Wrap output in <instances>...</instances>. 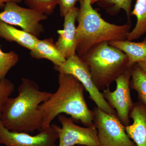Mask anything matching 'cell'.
<instances>
[{
    "mask_svg": "<svg viewBox=\"0 0 146 146\" xmlns=\"http://www.w3.org/2000/svg\"><path fill=\"white\" fill-rule=\"evenodd\" d=\"M59 5L60 16L64 17L71 9L75 7V5L80 0H56Z\"/></svg>",
    "mask_w": 146,
    "mask_h": 146,
    "instance_id": "22",
    "label": "cell"
},
{
    "mask_svg": "<svg viewBox=\"0 0 146 146\" xmlns=\"http://www.w3.org/2000/svg\"><path fill=\"white\" fill-rule=\"evenodd\" d=\"M82 1L84 2L89 3L91 5H93L95 3H98L99 0H82Z\"/></svg>",
    "mask_w": 146,
    "mask_h": 146,
    "instance_id": "25",
    "label": "cell"
},
{
    "mask_svg": "<svg viewBox=\"0 0 146 146\" xmlns=\"http://www.w3.org/2000/svg\"><path fill=\"white\" fill-rule=\"evenodd\" d=\"M14 84L6 78L0 79V120L7 101L14 91Z\"/></svg>",
    "mask_w": 146,
    "mask_h": 146,
    "instance_id": "21",
    "label": "cell"
},
{
    "mask_svg": "<svg viewBox=\"0 0 146 146\" xmlns=\"http://www.w3.org/2000/svg\"><path fill=\"white\" fill-rule=\"evenodd\" d=\"M53 93L40 90L38 84L22 78L18 95L9 98L3 109L1 122L5 127L14 132L33 133L42 130L43 115L39 106Z\"/></svg>",
    "mask_w": 146,
    "mask_h": 146,
    "instance_id": "1",
    "label": "cell"
},
{
    "mask_svg": "<svg viewBox=\"0 0 146 146\" xmlns=\"http://www.w3.org/2000/svg\"><path fill=\"white\" fill-rule=\"evenodd\" d=\"M29 8L47 15H51L58 5L56 0H24Z\"/></svg>",
    "mask_w": 146,
    "mask_h": 146,
    "instance_id": "20",
    "label": "cell"
},
{
    "mask_svg": "<svg viewBox=\"0 0 146 146\" xmlns=\"http://www.w3.org/2000/svg\"><path fill=\"white\" fill-rule=\"evenodd\" d=\"M19 60V56L15 52H5L0 48V79L5 78L9 72Z\"/></svg>",
    "mask_w": 146,
    "mask_h": 146,
    "instance_id": "19",
    "label": "cell"
},
{
    "mask_svg": "<svg viewBox=\"0 0 146 146\" xmlns=\"http://www.w3.org/2000/svg\"><path fill=\"white\" fill-rule=\"evenodd\" d=\"M80 7L77 21L76 54L82 57L91 50L104 43L125 40L131 25H117L102 18L91 4L80 0Z\"/></svg>",
    "mask_w": 146,
    "mask_h": 146,
    "instance_id": "3",
    "label": "cell"
},
{
    "mask_svg": "<svg viewBox=\"0 0 146 146\" xmlns=\"http://www.w3.org/2000/svg\"><path fill=\"white\" fill-rule=\"evenodd\" d=\"M88 66L97 88L104 90L129 68L127 56L121 50L104 43L80 57Z\"/></svg>",
    "mask_w": 146,
    "mask_h": 146,
    "instance_id": "4",
    "label": "cell"
},
{
    "mask_svg": "<svg viewBox=\"0 0 146 146\" xmlns=\"http://www.w3.org/2000/svg\"><path fill=\"white\" fill-rule=\"evenodd\" d=\"M4 10L0 12V21L12 26L20 27L24 31L38 37L44 32L41 21L48 16L29 8L22 7L13 1L6 3Z\"/></svg>",
    "mask_w": 146,
    "mask_h": 146,
    "instance_id": "8",
    "label": "cell"
},
{
    "mask_svg": "<svg viewBox=\"0 0 146 146\" xmlns=\"http://www.w3.org/2000/svg\"><path fill=\"white\" fill-rule=\"evenodd\" d=\"M130 89L135 90L138 99L146 107V74L137 65L131 67Z\"/></svg>",
    "mask_w": 146,
    "mask_h": 146,
    "instance_id": "17",
    "label": "cell"
},
{
    "mask_svg": "<svg viewBox=\"0 0 146 146\" xmlns=\"http://www.w3.org/2000/svg\"><path fill=\"white\" fill-rule=\"evenodd\" d=\"M54 68L60 74L71 75L76 78L83 85L89 93V98L97 107L108 114L117 115L116 111L109 105L94 84L88 66L77 55L68 57L62 65L54 66Z\"/></svg>",
    "mask_w": 146,
    "mask_h": 146,
    "instance_id": "6",
    "label": "cell"
},
{
    "mask_svg": "<svg viewBox=\"0 0 146 146\" xmlns=\"http://www.w3.org/2000/svg\"><path fill=\"white\" fill-rule=\"evenodd\" d=\"M132 0H99L97 4L105 8L111 16L117 15L120 11L124 10L129 20L130 18Z\"/></svg>",
    "mask_w": 146,
    "mask_h": 146,
    "instance_id": "18",
    "label": "cell"
},
{
    "mask_svg": "<svg viewBox=\"0 0 146 146\" xmlns=\"http://www.w3.org/2000/svg\"><path fill=\"white\" fill-rule=\"evenodd\" d=\"M30 51V55L33 58L47 59L52 62L56 67L60 66L66 60L52 38L42 40L38 39Z\"/></svg>",
    "mask_w": 146,
    "mask_h": 146,
    "instance_id": "13",
    "label": "cell"
},
{
    "mask_svg": "<svg viewBox=\"0 0 146 146\" xmlns=\"http://www.w3.org/2000/svg\"><path fill=\"white\" fill-rule=\"evenodd\" d=\"M93 111V123L98 131L100 146H136L117 115L106 113L97 106Z\"/></svg>",
    "mask_w": 146,
    "mask_h": 146,
    "instance_id": "5",
    "label": "cell"
},
{
    "mask_svg": "<svg viewBox=\"0 0 146 146\" xmlns=\"http://www.w3.org/2000/svg\"><path fill=\"white\" fill-rule=\"evenodd\" d=\"M131 15L136 16L137 22L128 35L127 40L130 41L138 39L146 33V0H136Z\"/></svg>",
    "mask_w": 146,
    "mask_h": 146,
    "instance_id": "16",
    "label": "cell"
},
{
    "mask_svg": "<svg viewBox=\"0 0 146 146\" xmlns=\"http://www.w3.org/2000/svg\"><path fill=\"white\" fill-rule=\"evenodd\" d=\"M129 118L133 122L125 126L128 136L136 146H146V106L140 101L133 103Z\"/></svg>",
    "mask_w": 146,
    "mask_h": 146,
    "instance_id": "12",
    "label": "cell"
},
{
    "mask_svg": "<svg viewBox=\"0 0 146 146\" xmlns=\"http://www.w3.org/2000/svg\"><path fill=\"white\" fill-rule=\"evenodd\" d=\"M57 132L51 125L35 136L9 130L0 121V144L5 146H57Z\"/></svg>",
    "mask_w": 146,
    "mask_h": 146,
    "instance_id": "10",
    "label": "cell"
},
{
    "mask_svg": "<svg viewBox=\"0 0 146 146\" xmlns=\"http://www.w3.org/2000/svg\"><path fill=\"white\" fill-rule=\"evenodd\" d=\"M131 68H128L115 80L116 89H104L103 96L109 105L115 110L120 121L125 126L129 125V113L133 103L131 96Z\"/></svg>",
    "mask_w": 146,
    "mask_h": 146,
    "instance_id": "9",
    "label": "cell"
},
{
    "mask_svg": "<svg viewBox=\"0 0 146 146\" xmlns=\"http://www.w3.org/2000/svg\"><path fill=\"white\" fill-rule=\"evenodd\" d=\"M58 119L61 127L55 124L51 125L58 135V146H100L98 131L94 123L90 126L82 127L63 114L58 115Z\"/></svg>",
    "mask_w": 146,
    "mask_h": 146,
    "instance_id": "7",
    "label": "cell"
},
{
    "mask_svg": "<svg viewBox=\"0 0 146 146\" xmlns=\"http://www.w3.org/2000/svg\"><path fill=\"white\" fill-rule=\"evenodd\" d=\"M108 44L121 50L126 55L128 59L129 68L139 61L146 59V37L140 42L120 40L109 42Z\"/></svg>",
    "mask_w": 146,
    "mask_h": 146,
    "instance_id": "15",
    "label": "cell"
},
{
    "mask_svg": "<svg viewBox=\"0 0 146 146\" xmlns=\"http://www.w3.org/2000/svg\"><path fill=\"white\" fill-rule=\"evenodd\" d=\"M22 1V0H0V8L4 7L6 3L8 2L13 1L19 3H21Z\"/></svg>",
    "mask_w": 146,
    "mask_h": 146,
    "instance_id": "24",
    "label": "cell"
},
{
    "mask_svg": "<svg viewBox=\"0 0 146 146\" xmlns=\"http://www.w3.org/2000/svg\"><path fill=\"white\" fill-rule=\"evenodd\" d=\"M79 8L75 7L64 16L63 30L58 31V37L55 44L66 59L77 54L76 22L78 17Z\"/></svg>",
    "mask_w": 146,
    "mask_h": 146,
    "instance_id": "11",
    "label": "cell"
},
{
    "mask_svg": "<svg viewBox=\"0 0 146 146\" xmlns=\"http://www.w3.org/2000/svg\"><path fill=\"white\" fill-rule=\"evenodd\" d=\"M55 93L40 105L43 115L42 130L50 127L58 115L66 114L85 127L93 124V111L89 109L84 96V87L71 75L60 74Z\"/></svg>",
    "mask_w": 146,
    "mask_h": 146,
    "instance_id": "2",
    "label": "cell"
},
{
    "mask_svg": "<svg viewBox=\"0 0 146 146\" xmlns=\"http://www.w3.org/2000/svg\"><path fill=\"white\" fill-rule=\"evenodd\" d=\"M0 38L9 42H14L31 50L38 38L24 30L18 29L12 25L0 21Z\"/></svg>",
    "mask_w": 146,
    "mask_h": 146,
    "instance_id": "14",
    "label": "cell"
},
{
    "mask_svg": "<svg viewBox=\"0 0 146 146\" xmlns=\"http://www.w3.org/2000/svg\"><path fill=\"white\" fill-rule=\"evenodd\" d=\"M137 64L146 74V59L139 61Z\"/></svg>",
    "mask_w": 146,
    "mask_h": 146,
    "instance_id": "23",
    "label": "cell"
},
{
    "mask_svg": "<svg viewBox=\"0 0 146 146\" xmlns=\"http://www.w3.org/2000/svg\"><path fill=\"white\" fill-rule=\"evenodd\" d=\"M74 146H83V145H76Z\"/></svg>",
    "mask_w": 146,
    "mask_h": 146,
    "instance_id": "26",
    "label": "cell"
}]
</instances>
